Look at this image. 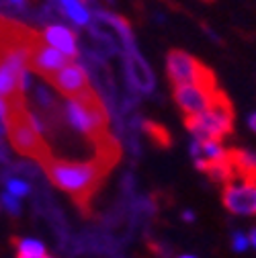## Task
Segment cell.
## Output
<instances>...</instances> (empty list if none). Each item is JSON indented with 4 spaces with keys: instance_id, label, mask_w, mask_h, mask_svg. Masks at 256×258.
I'll list each match as a JSON object with an SVG mask.
<instances>
[{
    "instance_id": "1",
    "label": "cell",
    "mask_w": 256,
    "mask_h": 258,
    "mask_svg": "<svg viewBox=\"0 0 256 258\" xmlns=\"http://www.w3.org/2000/svg\"><path fill=\"white\" fill-rule=\"evenodd\" d=\"M66 117L76 132H80L82 138H86L94 146L97 158L115 168L121 158V148L111 136L109 111L101 96L92 90V86L66 101Z\"/></svg>"
},
{
    "instance_id": "2",
    "label": "cell",
    "mask_w": 256,
    "mask_h": 258,
    "mask_svg": "<svg viewBox=\"0 0 256 258\" xmlns=\"http://www.w3.org/2000/svg\"><path fill=\"white\" fill-rule=\"evenodd\" d=\"M49 182L57 186L59 190L68 192L70 199L76 203V207L84 213H90L92 199L103 186L105 178L113 170L107 162L94 156L88 162H74V160L63 158H47L41 162Z\"/></svg>"
},
{
    "instance_id": "3",
    "label": "cell",
    "mask_w": 256,
    "mask_h": 258,
    "mask_svg": "<svg viewBox=\"0 0 256 258\" xmlns=\"http://www.w3.org/2000/svg\"><path fill=\"white\" fill-rule=\"evenodd\" d=\"M3 121L7 127L9 142L17 154L31 158V160H37L39 164L45 162L47 158H51V148L41 134L37 119L27 109V101L7 105V113Z\"/></svg>"
},
{
    "instance_id": "4",
    "label": "cell",
    "mask_w": 256,
    "mask_h": 258,
    "mask_svg": "<svg viewBox=\"0 0 256 258\" xmlns=\"http://www.w3.org/2000/svg\"><path fill=\"white\" fill-rule=\"evenodd\" d=\"M184 127L195 140H215L223 142L234 132V107L226 94L205 109L203 113L184 117Z\"/></svg>"
},
{
    "instance_id": "5",
    "label": "cell",
    "mask_w": 256,
    "mask_h": 258,
    "mask_svg": "<svg viewBox=\"0 0 256 258\" xmlns=\"http://www.w3.org/2000/svg\"><path fill=\"white\" fill-rule=\"evenodd\" d=\"M166 76L172 86L182 84H217L215 74L199 61L195 55H190L180 49H172L166 55Z\"/></svg>"
},
{
    "instance_id": "6",
    "label": "cell",
    "mask_w": 256,
    "mask_h": 258,
    "mask_svg": "<svg viewBox=\"0 0 256 258\" xmlns=\"http://www.w3.org/2000/svg\"><path fill=\"white\" fill-rule=\"evenodd\" d=\"M221 94L223 90H219L217 84H182V86H174L172 96L180 111L188 117L209 109Z\"/></svg>"
},
{
    "instance_id": "7",
    "label": "cell",
    "mask_w": 256,
    "mask_h": 258,
    "mask_svg": "<svg viewBox=\"0 0 256 258\" xmlns=\"http://www.w3.org/2000/svg\"><path fill=\"white\" fill-rule=\"evenodd\" d=\"M221 201L223 207L234 215H242V217L256 215V182L236 178L228 184H223Z\"/></svg>"
},
{
    "instance_id": "8",
    "label": "cell",
    "mask_w": 256,
    "mask_h": 258,
    "mask_svg": "<svg viewBox=\"0 0 256 258\" xmlns=\"http://www.w3.org/2000/svg\"><path fill=\"white\" fill-rule=\"evenodd\" d=\"M66 63H70L68 55H63L61 51H57L55 47H51L43 35L39 33V37L35 39L33 47H31L29 53V63H27V70H31L33 74L49 80L57 70H61Z\"/></svg>"
},
{
    "instance_id": "9",
    "label": "cell",
    "mask_w": 256,
    "mask_h": 258,
    "mask_svg": "<svg viewBox=\"0 0 256 258\" xmlns=\"http://www.w3.org/2000/svg\"><path fill=\"white\" fill-rule=\"evenodd\" d=\"M59 94H63L66 99H72V96L80 94L82 90L90 88V80L86 70L80 66V63H66L61 70H57L49 80H47Z\"/></svg>"
},
{
    "instance_id": "10",
    "label": "cell",
    "mask_w": 256,
    "mask_h": 258,
    "mask_svg": "<svg viewBox=\"0 0 256 258\" xmlns=\"http://www.w3.org/2000/svg\"><path fill=\"white\" fill-rule=\"evenodd\" d=\"M190 156L195 160L197 170H205L209 164L219 162V160H226L230 156V150L223 146V142H215V140H195L190 144Z\"/></svg>"
},
{
    "instance_id": "11",
    "label": "cell",
    "mask_w": 256,
    "mask_h": 258,
    "mask_svg": "<svg viewBox=\"0 0 256 258\" xmlns=\"http://www.w3.org/2000/svg\"><path fill=\"white\" fill-rule=\"evenodd\" d=\"M41 35L51 47H55L63 55H68V57L78 55V37L72 29H66L61 25H51V27H45Z\"/></svg>"
},
{
    "instance_id": "12",
    "label": "cell",
    "mask_w": 256,
    "mask_h": 258,
    "mask_svg": "<svg viewBox=\"0 0 256 258\" xmlns=\"http://www.w3.org/2000/svg\"><path fill=\"white\" fill-rule=\"evenodd\" d=\"M127 66H130L132 82L136 84V88H140L142 92H152V88H154V74L148 68V63L144 61V57L138 53L136 47L127 51Z\"/></svg>"
},
{
    "instance_id": "13",
    "label": "cell",
    "mask_w": 256,
    "mask_h": 258,
    "mask_svg": "<svg viewBox=\"0 0 256 258\" xmlns=\"http://www.w3.org/2000/svg\"><path fill=\"white\" fill-rule=\"evenodd\" d=\"M230 162L236 176L256 182V152L252 150H230Z\"/></svg>"
},
{
    "instance_id": "14",
    "label": "cell",
    "mask_w": 256,
    "mask_h": 258,
    "mask_svg": "<svg viewBox=\"0 0 256 258\" xmlns=\"http://www.w3.org/2000/svg\"><path fill=\"white\" fill-rule=\"evenodd\" d=\"M213 182H219V184H228L232 180H236V172H234V166L230 162V156L226 160H219V162H213L209 164L205 170H203Z\"/></svg>"
},
{
    "instance_id": "15",
    "label": "cell",
    "mask_w": 256,
    "mask_h": 258,
    "mask_svg": "<svg viewBox=\"0 0 256 258\" xmlns=\"http://www.w3.org/2000/svg\"><path fill=\"white\" fill-rule=\"evenodd\" d=\"M59 5L63 9V13H66L70 17V21H74L76 25H88L90 21V15L86 11V7L82 5V0H59Z\"/></svg>"
},
{
    "instance_id": "16",
    "label": "cell",
    "mask_w": 256,
    "mask_h": 258,
    "mask_svg": "<svg viewBox=\"0 0 256 258\" xmlns=\"http://www.w3.org/2000/svg\"><path fill=\"white\" fill-rule=\"evenodd\" d=\"M45 256V248L37 240H19L17 244V258H39Z\"/></svg>"
},
{
    "instance_id": "17",
    "label": "cell",
    "mask_w": 256,
    "mask_h": 258,
    "mask_svg": "<svg viewBox=\"0 0 256 258\" xmlns=\"http://www.w3.org/2000/svg\"><path fill=\"white\" fill-rule=\"evenodd\" d=\"M144 129H146L148 138H150L154 144L164 146V148L170 146V142H172V140H170V134L166 132L162 125H158V123H154V121H146V123H144Z\"/></svg>"
},
{
    "instance_id": "18",
    "label": "cell",
    "mask_w": 256,
    "mask_h": 258,
    "mask_svg": "<svg viewBox=\"0 0 256 258\" xmlns=\"http://www.w3.org/2000/svg\"><path fill=\"white\" fill-rule=\"evenodd\" d=\"M230 240H232V248H234V252H246V250L250 248L248 234H244V232H234Z\"/></svg>"
},
{
    "instance_id": "19",
    "label": "cell",
    "mask_w": 256,
    "mask_h": 258,
    "mask_svg": "<svg viewBox=\"0 0 256 258\" xmlns=\"http://www.w3.org/2000/svg\"><path fill=\"white\" fill-rule=\"evenodd\" d=\"M9 192H11V195H15V197H23V195H27V192H29V186L23 180H11L9 182Z\"/></svg>"
},
{
    "instance_id": "20",
    "label": "cell",
    "mask_w": 256,
    "mask_h": 258,
    "mask_svg": "<svg viewBox=\"0 0 256 258\" xmlns=\"http://www.w3.org/2000/svg\"><path fill=\"white\" fill-rule=\"evenodd\" d=\"M3 203H5V207H7L11 213H17V211H19V203H17V197H15V195H11V192H5Z\"/></svg>"
},
{
    "instance_id": "21",
    "label": "cell",
    "mask_w": 256,
    "mask_h": 258,
    "mask_svg": "<svg viewBox=\"0 0 256 258\" xmlns=\"http://www.w3.org/2000/svg\"><path fill=\"white\" fill-rule=\"evenodd\" d=\"M248 127H250V129H252V132L256 134V111L248 115Z\"/></svg>"
},
{
    "instance_id": "22",
    "label": "cell",
    "mask_w": 256,
    "mask_h": 258,
    "mask_svg": "<svg viewBox=\"0 0 256 258\" xmlns=\"http://www.w3.org/2000/svg\"><path fill=\"white\" fill-rule=\"evenodd\" d=\"M248 240H250V246L256 250V228H252V230H250V234H248Z\"/></svg>"
},
{
    "instance_id": "23",
    "label": "cell",
    "mask_w": 256,
    "mask_h": 258,
    "mask_svg": "<svg viewBox=\"0 0 256 258\" xmlns=\"http://www.w3.org/2000/svg\"><path fill=\"white\" fill-rule=\"evenodd\" d=\"M5 113H7V103H5L3 99H0V119L5 117Z\"/></svg>"
},
{
    "instance_id": "24",
    "label": "cell",
    "mask_w": 256,
    "mask_h": 258,
    "mask_svg": "<svg viewBox=\"0 0 256 258\" xmlns=\"http://www.w3.org/2000/svg\"><path fill=\"white\" fill-rule=\"evenodd\" d=\"M184 219H186V221H193V219H195V215L190 213V211H186V213H184Z\"/></svg>"
},
{
    "instance_id": "25",
    "label": "cell",
    "mask_w": 256,
    "mask_h": 258,
    "mask_svg": "<svg viewBox=\"0 0 256 258\" xmlns=\"http://www.w3.org/2000/svg\"><path fill=\"white\" fill-rule=\"evenodd\" d=\"M178 258H197V256H193V254H182V256H178Z\"/></svg>"
},
{
    "instance_id": "26",
    "label": "cell",
    "mask_w": 256,
    "mask_h": 258,
    "mask_svg": "<svg viewBox=\"0 0 256 258\" xmlns=\"http://www.w3.org/2000/svg\"><path fill=\"white\" fill-rule=\"evenodd\" d=\"M13 3H15V5H23V3H25V0H13Z\"/></svg>"
},
{
    "instance_id": "27",
    "label": "cell",
    "mask_w": 256,
    "mask_h": 258,
    "mask_svg": "<svg viewBox=\"0 0 256 258\" xmlns=\"http://www.w3.org/2000/svg\"><path fill=\"white\" fill-rule=\"evenodd\" d=\"M39 258H49V256H47V254H45V256H39Z\"/></svg>"
}]
</instances>
